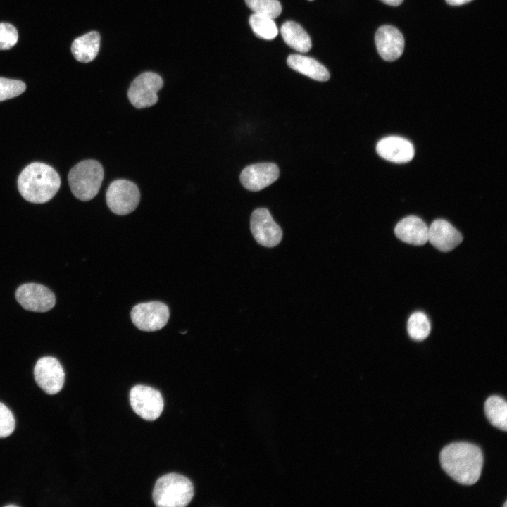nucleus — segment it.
I'll use <instances>...</instances> for the list:
<instances>
[{
    "label": "nucleus",
    "instance_id": "nucleus-1",
    "mask_svg": "<svg viewBox=\"0 0 507 507\" xmlns=\"http://www.w3.org/2000/svg\"><path fill=\"white\" fill-rule=\"evenodd\" d=\"M443 470L454 480L471 485L479 480L483 455L476 445L468 442H455L446 446L440 453Z\"/></svg>",
    "mask_w": 507,
    "mask_h": 507
},
{
    "label": "nucleus",
    "instance_id": "nucleus-2",
    "mask_svg": "<svg viewBox=\"0 0 507 507\" xmlns=\"http://www.w3.org/2000/svg\"><path fill=\"white\" fill-rule=\"evenodd\" d=\"M61 186V178L50 165L32 163L19 175L18 187L22 196L27 201L42 204L51 199Z\"/></svg>",
    "mask_w": 507,
    "mask_h": 507
},
{
    "label": "nucleus",
    "instance_id": "nucleus-3",
    "mask_svg": "<svg viewBox=\"0 0 507 507\" xmlns=\"http://www.w3.org/2000/svg\"><path fill=\"white\" fill-rule=\"evenodd\" d=\"M194 496V487L186 477L169 473L159 477L154 485L153 499L158 507H184Z\"/></svg>",
    "mask_w": 507,
    "mask_h": 507
},
{
    "label": "nucleus",
    "instance_id": "nucleus-4",
    "mask_svg": "<svg viewBox=\"0 0 507 507\" xmlns=\"http://www.w3.org/2000/svg\"><path fill=\"white\" fill-rule=\"evenodd\" d=\"M104 169L97 161L88 159L80 161L71 168L68 180L73 194L81 201H89L99 191Z\"/></svg>",
    "mask_w": 507,
    "mask_h": 507
},
{
    "label": "nucleus",
    "instance_id": "nucleus-5",
    "mask_svg": "<svg viewBox=\"0 0 507 507\" xmlns=\"http://www.w3.org/2000/svg\"><path fill=\"white\" fill-rule=\"evenodd\" d=\"M106 199L113 213L124 215L132 213L137 207L140 192L134 182L127 180H116L108 186Z\"/></svg>",
    "mask_w": 507,
    "mask_h": 507
},
{
    "label": "nucleus",
    "instance_id": "nucleus-6",
    "mask_svg": "<svg viewBox=\"0 0 507 507\" xmlns=\"http://www.w3.org/2000/svg\"><path fill=\"white\" fill-rule=\"evenodd\" d=\"M163 85V80L157 73H142L132 82L127 92L128 99L137 108L152 106L157 103V92Z\"/></svg>",
    "mask_w": 507,
    "mask_h": 507
},
{
    "label": "nucleus",
    "instance_id": "nucleus-7",
    "mask_svg": "<svg viewBox=\"0 0 507 507\" xmlns=\"http://www.w3.org/2000/svg\"><path fill=\"white\" fill-rule=\"evenodd\" d=\"M130 401L133 411L146 420L157 419L163 409V399L160 392L148 386L133 387L130 392Z\"/></svg>",
    "mask_w": 507,
    "mask_h": 507
},
{
    "label": "nucleus",
    "instance_id": "nucleus-8",
    "mask_svg": "<svg viewBox=\"0 0 507 507\" xmlns=\"http://www.w3.org/2000/svg\"><path fill=\"white\" fill-rule=\"evenodd\" d=\"M169 315V309L165 303L151 301L134 306L131 311V319L138 329L154 332L161 330L167 324Z\"/></svg>",
    "mask_w": 507,
    "mask_h": 507
},
{
    "label": "nucleus",
    "instance_id": "nucleus-9",
    "mask_svg": "<svg viewBox=\"0 0 507 507\" xmlns=\"http://www.w3.org/2000/svg\"><path fill=\"white\" fill-rule=\"evenodd\" d=\"M250 227L254 239L261 246L274 247L282 239V229L266 208H260L253 211Z\"/></svg>",
    "mask_w": 507,
    "mask_h": 507
},
{
    "label": "nucleus",
    "instance_id": "nucleus-10",
    "mask_svg": "<svg viewBox=\"0 0 507 507\" xmlns=\"http://www.w3.org/2000/svg\"><path fill=\"white\" fill-rule=\"evenodd\" d=\"M37 384L48 394L59 392L64 384L65 373L60 362L54 357L39 358L34 368Z\"/></svg>",
    "mask_w": 507,
    "mask_h": 507
},
{
    "label": "nucleus",
    "instance_id": "nucleus-11",
    "mask_svg": "<svg viewBox=\"0 0 507 507\" xmlns=\"http://www.w3.org/2000/svg\"><path fill=\"white\" fill-rule=\"evenodd\" d=\"M15 298L25 309L35 312L48 311L56 303L54 293L46 287L36 283L20 285L16 290Z\"/></svg>",
    "mask_w": 507,
    "mask_h": 507
},
{
    "label": "nucleus",
    "instance_id": "nucleus-12",
    "mask_svg": "<svg viewBox=\"0 0 507 507\" xmlns=\"http://www.w3.org/2000/svg\"><path fill=\"white\" fill-rule=\"evenodd\" d=\"M279 174V168L275 163H256L244 168L240 174V181L246 189L256 192L275 182Z\"/></svg>",
    "mask_w": 507,
    "mask_h": 507
},
{
    "label": "nucleus",
    "instance_id": "nucleus-13",
    "mask_svg": "<svg viewBox=\"0 0 507 507\" xmlns=\"http://www.w3.org/2000/svg\"><path fill=\"white\" fill-rule=\"evenodd\" d=\"M375 42L379 54L387 61L398 59L403 52V36L397 28L392 25L380 27L376 32Z\"/></svg>",
    "mask_w": 507,
    "mask_h": 507
},
{
    "label": "nucleus",
    "instance_id": "nucleus-14",
    "mask_svg": "<svg viewBox=\"0 0 507 507\" xmlns=\"http://www.w3.org/2000/svg\"><path fill=\"white\" fill-rule=\"evenodd\" d=\"M428 241L443 252H449L459 245L463 236L451 223L437 219L428 227Z\"/></svg>",
    "mask_w": 507,
    "mask_h": 507
},
{
    "label": "nucleus",
    "instance_id": "nucleus-15",
    "mask_svg": "<svg viewBox=\"0 0 507 507\" xmlns=\"http://www.w3.org/2000/svg\"><path fill=\"white\" fill-rule=\"evenodd\" d=\"M380 156L394 163H406L414 156L413 144L407 139L396 136L383 138L377 144Z\"/></svg>",
    "mask_w": 507,
    "mask_h": 507
},
{
    "label": "nucleus",
    "instance_id": "nucleus-16",
    "mask_svg": "<svg viewBox=\"0 0 507 507\" xmlns=\"http://www.w3.org/2000/svg\"><path fill=\"white\" fill-rule=\"evenodd\" d=\"M394 233L399 239L410 244L420 246L428 242V226L415 215L400 220L395 227Z\"/></svg>",
    "mask_w": 507,
    "mask_h": 507
},
{
    "label": "nucleus",
    "instance_id": "nucleus-17",
    "mask_svg": "<svg viewBox=\"0 0 507 507\" xmlns=\"http://www.w3.org/2000/svg\"><path fill=\"white\" fill-rule=\"evenodd\" d=\"M287 65L293 70L318 81H327L330 73L315 59L299 54H291L287 60Z\"/></svg>",
    "mask_w": 507,
    "mask_h": 507
},
{
    "label": "nucleus",
    "instance_id": "nucleus-18",
    "mask_svg": "<svg viewBox=\"0 0 507 507\" xmlns=\"http://www.w3.org/2000/svg\"><path fill=\"white\" fill-rule=\"evenodd\" d=\"M101 37L99 32L91 31L76 38L72 43L71 51L75 58L82 63L93 61L100 49Z\"/></svg>",
    "mask_w": 507,
    "mask_h": 507
},
{
    "label": "nucleus",
    "instance_id": "nucleus-19",
    "mask_svg": "<svg viewBox=\"0 0 507 507\" xmlns=\"http://www.w3.org/2000/svg\"><path fill=\"white\" fill-rule=\"evenodd\" d=\"M280 32L284 41L291 48L301 53L311 50V38L299 24L287 21L282 24Z\"/></svg>",
    "mask_w": 507,
    "mask_h": 507
},
{
    "label": "nucleus",
    "instance_id": "nucleus-20",
    "mask_svg": "<svg viewBox=\"0 0 507 507\" xmlns=\"http://www.w3.org/2000/svg\"><path fill=\"white\" fill-rule=\"evenodd\" d=\"M484 411L491 424L503 431L507 429V403L499 396H491L485 401Z\"/></svg>",
    "mask_w": 507,
    "mask_h": 507
},
{
    "label": "nucleus",
    "instance_id": "nucleus-21",
    "mask_svg": "<svg viewBox=\"0 0 507 507\" xmlns=\"http://www.w3.org/2000/svg\"><path fill=\"white\" fill-rule=\"evenodd\" d=\"M249 21L253 32L260 38L270 40L278 34L275 23L268 16L254 13Z\"/></svg>",
    "mask_w": 507,
    "mask_h": 507
},
{
    "label": "nucleus",
    "instance_id": "nucleus-22",
    "mask_svg": "<svg viewBox=\"0 0 507 507\" xmlns=\"http://www.w3.org/2000/svg\"><path fill=\"white\" fill-rule=\"evenodd\" d=\"M430 323L423 312H415L408 318L407 330L409 336L414 340L421 341L427 338L430 332Z\"/></svg>",
    "mask_w": 507,
    "mask_h": 507
},
{
    "label": "nucleus",
    "instance_id": "nucleus-23",
    "mask_svg": "<svg viewBox=\"0 0 507 507\" xmlns=\"http://www.w3.org/2000/svg\"><path fill=\"white\" fill-rule=\"evenodd\" d=\"M245 2L254 13L273 19L278 17L282 12V6L278 0H245Z\"/></svg>",
    "mask_w": 507,
    "mask_h": 507
},
{
    "label": "nucleus",
    "instance_id": "nucleus-24",
    "mask_svg": "<svg viewBox=\"0 0 507 507\" xmlns=\"http://www.w3.org/2000/svg\"><path fill=\"white\" fill-rule=\"evenodd\" d=\"M25 89L26 85L21 80L0 77V101L16 97Z\"/></svg>",
    "mask_w": 507,
    "mask_h": 507
},
{
    "label": "nucleus",
    "instance_id": "nucleus-25",
    "mask_svg": "<svg viewBox=\"0 0 507 507\" xmlns=\"http://www.w3.org/2000/svg\"><path fill=\"white\" fill-rule=\"evenodd\" d=\"M16 28L8 23H0V50H8L18 42Z\"/></svg>",
    "mask_w": 507,
    "mask_h": 507
},
{
    "label": "nucleus",
    "instance_id": "nucleus-26",
    "mask_svg": "<svg viewBox=\"0 0 507 507\" xmlns=\"http://www.w3.org/2000/svg\"><path fill=\"white\" fill-rule=\"evenodd\" d=\"M15 420L11 411L0 402V438L11 435L14 431Z\"/></svg>",
    "mask_w": 507,
    "mask_h": 507
},
{
    "label": "nucleus",
    "instance_id": "nucleus-27",
    "mask_svg": "<svg viewBox=\"0 0 507 507\" xmlns=\"http://www.w3.org/2000/svg\"><path fill=\"white\" fill-rule=\"evenodd\" d=\"M472 0H446V1L451 6H460L467 4Z\"/></svg>",
    "mask_w": 507,
    "mask_h": 507
},
{
    "label": "nucleus",
    "instance_id": "nucleus-28",
    "mask_svg": "<svg viewBox=\"0 0 507 507\" xmlns=\"http://www.w3.org/2000/svg\"><path fill=\"white\" fill-rule=\"evenodd\" d=\"M383 3L393 6H396L400 5L403 0H380Z\"/></svg>",
    "mask_w": 507,
    "mask_h": 507
},
{
    "label": "nucleus",
    "instance_id": "nucleus-29",
    "mask_svg": "<svg viewBox=\"0 0 507 507\" xmlns=\"http://www.w3.org/2000/svg\"><path fill=\"white\" fill-rule=\"evenodd\" d=\"M16 506V505L10 504V505H8V506Z\"/></svg>",
    "mask_w": 507,
    "mask_h": 507
},
{
    "label": "nucleus",
    "instance_id": "nucleus-30",
    "mask_svg": "<svg viewBox=\"0 0 507 507\" xmlns=\"http://www.w3.org/2000/svg\"><path fill=\"white\" fill-rule=\"evenodd\" d=\"M506 502L505 504H504V507H506Z\"/></svg>",
    "mask_w": 507,
    "mask_h": 507
},
{
    "label": "nucleus",
    "instance_id": "nucleus-31",
    "mask_svg": "<svg viewBox=\"0 0 507 507\" xmlns=\"http://www.w3.org/2000/svg\"><path fill=\"white\" fill-rule=\"evenodd\" d=\"M308 1H313V0H308Z\"/></svg>",
    "mask_w": 507,
    "mask_h": 507
}]
</instances>
